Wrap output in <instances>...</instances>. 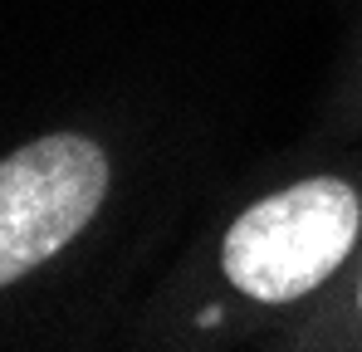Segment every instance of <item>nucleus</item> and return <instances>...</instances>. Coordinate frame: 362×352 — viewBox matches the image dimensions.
Returning a JSON list of instances; mask_svg holds the SVG:
<instances>
[{
    "label": "nucleus",
    "mask_w": 362,
    "mask_h": 352,
    "mask_svg": "<svg viewBox=\"0 0 362 352\" xmlns=\"http://www.w3.org/2000/svg\"><path fill=\"white\" fill-rule=\"evenodd\" d=\"M358 196L338 176H313L255 201L226 235V279L255 303H289L318 289L358 240Z\"/></svg>",
    "instance_id": "obj_1"
},
{
    "label": "nucleus",
    "mask_w": 362,
    "mask_h": 352,
    "mask_svg": "<svg viewBox=\"0 0 362 352\" xmlns=\"http://www.w3.org/2000/svg\"><path fill=\"white\" fill-rule=\"evenodd\" d=\"M108 191V157L78 132L40 137L0 162V289L54 259Z\"/></svg>",
    "instance_id": "obj_2"
}]
</instances>
